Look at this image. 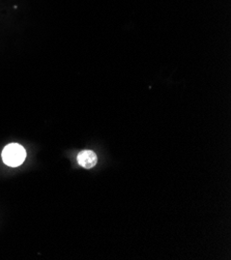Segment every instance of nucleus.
<instances>
[{
    "mask_svg": "<svg viewBox=\"0 0 231 260\" xmlns=\"http://www.w3.org/2000/svg\"><path fill=\"white\" fill-rule=\"evenodd\" d=\"M77 162L78 164L85 168V169H91L93 168L97 163V157L96 154L89 149L81 150L78 155H77Z\"/></svg>",
    "mask_w": 231,
    "mask_h": 260,
    "instance_id": "nucleus-2",
    "label": "nucleus"
},
{
    "mask_svg": "<svg viewBox=\"0 0 231 260\" xmlns=\"http://www.w3.org/2000/svg\"><path fill=\"white\" fill-rule=\"evenodd\" d=\"M3 161L10 167H18L26 159V150L18 143L8 144L2 153Z\"/></svg>",
    "mask_w": 231,
    "mask_h": 260,
    "instance_id": "nucleus-1",
    "label": "nucleus"
}]
</instances>
